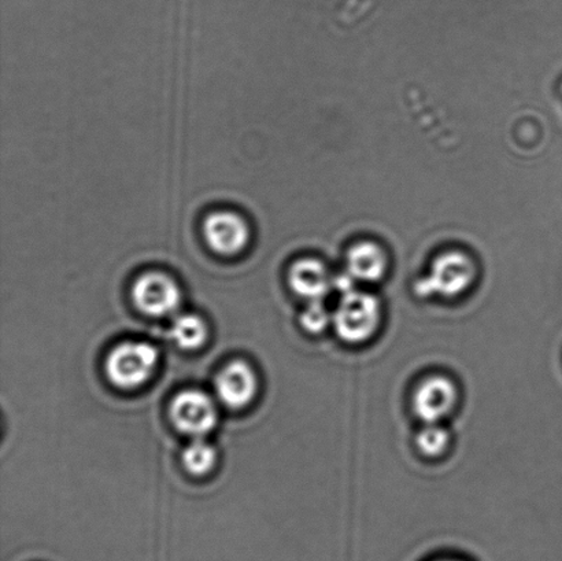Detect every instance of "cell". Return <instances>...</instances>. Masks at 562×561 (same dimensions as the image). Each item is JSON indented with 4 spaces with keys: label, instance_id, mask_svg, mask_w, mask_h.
Listing matches in <instances>:
<instances>
[{
    "label": "cell",
    "instance_id": "7a4b0ae2",
    "mask_svg": "<svg viewBox=\"0 0 562 561\" xmlns=\"http://www.w3.org/2000/svg\"><path fill=\"white\" fill-rule=\"evenodd\" d=\"M476 279V266L472 258L462 251H448L435 258L426 278L418 280V296H439L453 300L464 295Z\"/></svg>",
    "mask_w": 562,
    "mask_h": 561
},
{
    "label": "cell",
    "instance_id": "3957f363",
    "mask_svg": "<svg viewBox=\"0 0 562 561\" xmlns=\"http://www.w3.org/2000/svg\"><path fill=\"white\" fill-rule=\"evenodd\" d=\"M158 351L147 343L119 345L108 357L110 381L120 389H136L145 384L156 371Z\"/></svg>",
    "mask_w": 562,
    "mask_h": 561
},
{
    "label": "cell",
    "instance_id": "8992f818",
    "mask_svg": "<svg viewBox=\"0 0 562 561\" xmlns=\"http://www.w3.org/2000/svg\"><path fill=\"white\" fill-rule=\"evenodd\" d=\"M170 416L181 433L203 438L217 423V409L213 400L198 390H187L173 400Z\"/></svg>",
    "mask_w": 562,
    "mask_h": 561
},
{
    "label": "cell",
    "instance_id": "5bb4252c",
    "mask_svg": "<svg viewBox=\"0 0 562 561\" xmlns=\"http://www.w3.org/2000/svg\"><path fill=\"white\" fill-rule=\"evenodd\" d=\"M333 315L322 301H308V305L301 315L302 327L311 334H322L329 326H333Z\"/></svg>",
    "mask_w": 562,
    "mask_h": 561
},
{
    "label": "cell",
    "instance_id": "5b68a950",
    "mask_svg": "<svg viewBox=\"0 0 562 561\" xmlns=\"http://www.w3.org/2000/svg\"><path fill=\"white\" fill-rule=\"evenodd\" d=\"M134 301L146 315L164 317L173 315L181 304L178 283L167 273L147 272L134 284Z\"/></svg>",
    "mask_w": 562,
    "mask_h": 561
},
{
    "label": "cell",
    "instance_id": "4fadbf2b",
    "mask_svg": "<svg viewBox=\"0 0 562 561\" xmlns=\"http://www.w3.org/2000/svg\"><path fill=\"white\" fill-rule=\"evenodd\" d=\"M417 449L427 458H439L450 445V434L439 423L426 425L416 438Z\"/></svg>",
    "mask_w": 562,
    "mask_h": 561
},
{
    "label": "cell",
    "instance_id": "8fae6325",
    "mask_svg": "<svg viewBox=\"0 0 562 561\" xmlns=\"http://www.w3.org/2000/svg\"><path fill=\"white\" fill-rule=\"evenodd\" d=\"M170 337L184 350L201 348L207 338L206 323L200 316L181 315L170 327Z\"/></svg>",
    "mask_w": 562,
    "mask_h": 561
},
{
    "label": "cell",
    "instance_id": "9c48e42d",
    "mask_svg": "<svg viewBox=\"0 0 562 561\" xmlns=\"http://www.w3.org/2000/svg\"><path fill=\"white\" fill-rule=\"evenodd\" d=\"M291 289L307 301H322L333 290V280L323 262L303 258L290 269Z\"/></svg>",
    "mask_w": 562,
    "mask_h": 561
},
{
    "label": "cell",
    "instance_id": "9a60e30c",
    "mask_svg": "<svg viewBox=\"0 0 562 561\" xmlns=\"http://www.w3.org/2000/svg\"><path fill=\"white\" fill-rule=\"evenodd\" d=\"M429 561H468V560L459 558V557H440V558L432 559Z\"/></svg>",
    "mask_w": 562,
    "mask_h": 561
},
{
    "label": "cell",
    "instance_id": "7c38bea8",
    "mask_svg": "<svg viewBox=\"0 0 562 561\" xmlns=\"http://www.w3.org/2000/svg\"><path fill=\"white\" fill-rule=\"evenodd\" d=\"M217 453L203 438H194L183 453L186 470L192 475H205L216 464Z\"/></svg>",
    "mask_w": 562,
    "mask_h": 561
},
{
    "label": "cell",
    "instance_id": "52a82bcc",
    "mask_svg": "<svg viewBox=\"0 0 562 561\" xmlns=\"http://www.w3.org/2000/svg\"><path fill=\"white\" fill-rule=\"evenodd\" d=\"M459 401V390L448 377L424 379L413 395V411L426 425L440 423L450 416Z\"/></svg>",
    "mask_w": 562,
    "mask_h": 561
},
{
    "label": "cell",
    "instance_id": "30bf717a",
    "mask_svg": "<svg viewBox=\"0 0 562 561\" xmlns=\"http://www.w3.org/2000/svg\"><path fill=\"white\" fill-rule=\"evenodd\" d=\"M387 256L384 250L373 242H361L352 246L347 255V272L357 282L378 283L387 272Z\"/></svg>",
    "mask_w": 562,
    "mask_h": 561
},
{
    "label": "cell",
    "instance_id": "ba28073f",
    "mask_svg": "<svg viewBox=\"0 0 562 561\" xmlns=\"http://www.w3.org/2000/svg\"><path fill=\"white\" fill-rule=\"evenodd\" d=\"M257 377L244 361L231 362L216 379L217 397L228 408L241 409L256 397Z\"/></svg>",
    "mask_w": 562,
    "mask_h": 561
},
{
    "label": "cell",
    "instance_id": "6da1fadb",
    "mask_svg": "<svg viewBox=\"0 0 562 561\" xmlns=\"http://www.w3.org/2000/svg\"><path fill=\"white\" fill-rule=\"evenodd\" d=\"M382 322V306L376 296L352 290L340 296L333 315V327L338 338L349 345H361L376 334Z\"/></svg>",
    "mask_w": 562,
    "mask_h": 561
},
{
    "label": "cell",
    "instance_id": "277c9868",
    "mask_svg": "<svg viewBox=\"0 0 562 561\" xmlns=\"http://www.w3.org/2000/svg\"><path fill=\"white\" fill-rule=\"evenodd\" d=\"M202 233L209 247L220 256L240 255L250 244L249 223L239 213L216 211L207 214Z\"/></svg>",
    "mask_w": 562,
    "mask_h": 561
}]
</instances>
